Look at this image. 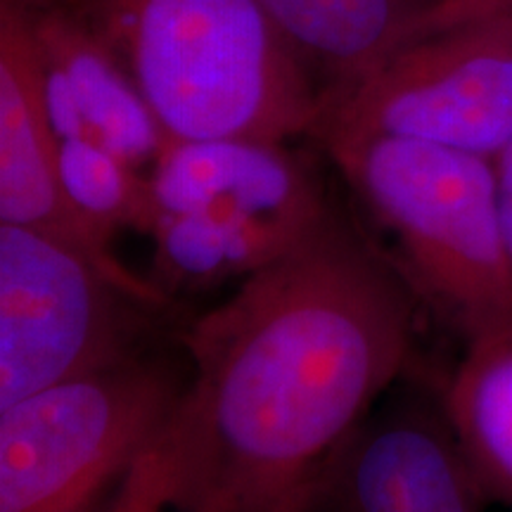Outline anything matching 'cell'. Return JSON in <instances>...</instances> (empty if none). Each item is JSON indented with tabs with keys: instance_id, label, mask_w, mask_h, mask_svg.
Returning <instances> with one entry per match:
<instances>
[{
	"instance_id": "16",
	"label": "cell",
	"mask_w": 512,
	"mask_h": 512,
	"mask_svg": "<svg viewBox=\"0 0 512 512\" xmlns=\"http://www.w3.org/2000/svg\"><path fill=\"white\" fill-rule=\"evenodd\" d=\"M496 166V188H498V209H501V223L505 245H508L512 264V138L508 145L494 157Z\"/></svg>"
},
{
	"instance_id": "17",
	"label": "cell",
	"mask_w": 512,
	"mask_h": 512,
	"mask_svg": "<svg viewBox=\"0 0 512 512\" xmlns=\"http://www.w3.org/2000/svg\"><path fill=\"white\" fill-rule=\"evenodd\" d=\"M453 17L467 15H508L512 17V0H448Z\"/></svg>"
},
{
	"instance_id": "14",
	"label": "cell",
	"mask_w": 512,
	"mask_h": 512,
	"mask_svg": "<svg viewBox=\"0 0 512 512\" xmlns=\"http://www.w3.org/2000/svg\"><path fill=\"white\" fill-rule=\"evenodd\" d=\"M57 166L64 200L100 238L112 242L121 228L147 233L155 209L143 169L93 138L60 140Z\"/></svg>"
},
{
	"instance_id": "9",
	"label": "cell",
	"mask_w": 512,
	"mask_h": 512,
	"mask_svg": "<svg viewBox=\"0 0 512 512\" xmlns=\"http://www.w3.org/2000/svg\"><path fill=\"white\" fill-rule=\"evenodd\" d=\"M57 138H93L138 169L169 143L138 86L69 0H24Z\"/></svg>"
},
{
	"instance_id": "15",
	"label": "cell",
	"mask_w": 512,
	"mask_h": 512,
	"mask_svg": "<svg viewBox=\"0 0 512 512\" xmlns=\"http://www.w3.org/2000/svg\"><path fill=\"white\" fill-rule=\"evenodd\" d=\"M171 498L169 465L157 441L107 496V503L93 512H174Z\"/></svg>"
},
{
	"instance_id": "7",
	"label": "cell",
	"mask_w": 512,
	"mask_h": 512,
	"mask_svg": "<svg viewBox=\"0 0 512 512\" xmlns=\"http://www.w3.org/2000/svg\"><path fill=\"white\" fill-rule=\"evenodd\" d=\"M441 401L377 406L320 477L309 512H484Z\"/></svg>"
},
{
	"instance_id": "11",
	"label": "cell",
	"mask_w": 512,
	"mask_h": 512,
	"mask_svg": "<svg viewBox=\"0 0 512 512\" xmlns=\"http://www.w3.org/2000/svg\"><path fill=\"white\" fill-rule=\"evenodd\" d=\"M259 3L316 79L325 100V114L403 46L451 19L448 0Z\"/></svg>"
},
{
	"instance_id": "5",
	"label": "cell",
	"mask_w": 512,
	"mask_h": 512,
	"mask_svg": "<svg viewBox=\"0 0 512 512\" xmlns=\"http://www.w3.org/2000/svg\"><path fill=\"white\" fill-rule=\"evenodd\" d=\"M169 297L53 230L0 223V411L145 354Z\"/></svg>"
},
{
	"instance_id": "10",
	"label": "cell",
	"mask_w": 512,
	"mask_h": 512,
	"mask_svg": "<svg viewBox=\"0 0 512 512\" xmlns=\"http://www.w3.org/2000/svg\"><path fill=\"white\" fill-rule=\"evenodd\" d=\"M60 138L43 95L41 60L24 0H0V223L53 230L112 271L133 275L64 200Z\"/></svg>"
},
{
	"instance_id": "2",
	"label": "cell",
	"mask_w": 512,
	"mask_h": 512,
	"mask_svg": "<svg viewBox=\"0 0 512 512\" xmlns=\"http://www.w3.org/2000/svg\"><path fill=\"white\" fill-rule=\"evenodd\" d=\"M169 140L316 136L325 100L259 0H69Z\"/></svg>"
},
{
	"instance_id": "1",
	"label": "cell",
	"mask_w": 512,
	"mask_h": 512,
	"mask_svg": "<svg viewBox=\"0 0 512 512\" xmlns=\"http://www.w3.org/2000/svg\"><path fill=\"white\" fill-rule=\"evenodd\" d=\"M420 297L335 209L181 330L162 444L174 512H309L337 451L406 373Z\"/></svg>"
},
{
	"instance_id": "12",
	"label": "cell",
	"mask_w": 512,
	"mask_h": 512,
	"mask_svg": "<svg viewBox=\"0 0 512 512\" xmlns=\"http://www.w3.org/2000/svg\"><path fill=\"white\" fill-rule=\"evenodd\" d=\"M439 401L486 503L512 508V318L465 339Z\"/></svg>"
},
{
	"instance_id": "13",
	"label": "cell",
	"mask_w": 512,
	"mask_h": 512,
	"mask_svg": "<svg viewBox=\"0 0 512 512\" xmlns=\"http://www.w3.org/2000/svg\"><path fill=\"white\" fill-rule=\"evenodd\" d=\"M145 235L155 245L150 280L169 299L174 292L240 283L306 238L221 214H157Z\"/></svg>"
},
{
	"instance_id": "4",
	"label": "cell",
	"mask_w": 512,
	"mask_h": 512,
	"mask_svg": "<svg viewBox=\"0 0 512 512\" xmlns=\"http://www.w3.org/2000/svg\"><path fill=\"white\" fill-rule=\"evenodd\" d=\"M188 375L140 354L0 411V512H93L157 444Z\"/></svg>"
},
{
	"instance_id": "8",
	"label": "cell",
	"mask_w": 512,
	"mask_h": 512,
	"mask_svg": "<svg viewBox=\"0 0 512 512\" xmlns=\"http://www.w3.org/2000/svg\"><path fill=\"white\" fill-rule=\"evenodd\" d=\"M147 181L155 216L221 214L306 235L335 211L309 166L268 140H169Z\"/></svg>"
},
{
	"instance_id": "6",
	"label": "cell",
	"mask_w": 512,
	"mask_h": 512,
	"mask_svg": "<svg viewBox=\"0 0 512 512\" xmlns=\"http://www.w3.org/2000/svg\"><path fill=\"white\" fill-rule=\"evenodd\" d=\"M413 138L494 159L512 138V17H453L399 53L320 121L323 145Z\"/></svg>"
},
{
	"instance_id": "3",
	"label": "cell",
	"mask_w": 512,
	"mask_h": 512,
	"mask_svg": "<svg viewBox=\"0 0 512 512\" xmlns=\"http://www.w3.org/2000/svg\"><path fill=\"white\" fill-rule=\"evenodd\" d=\"M396 245V266L453 328L472 337L512 318V264L494 159L394 136L325 145Z\"/></svg>"
}]
</instances>
